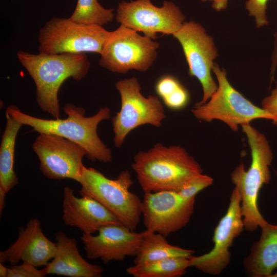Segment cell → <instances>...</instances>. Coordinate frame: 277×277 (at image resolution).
Returning a JSON list of instances; mask_svg holds the SVG:
<instances>
[{
	"label": "cell",
	"instance_id": "obj_1",
	"mask_svg": "<svg viewBox=\"0 0 277 277\" xmlns=\"http://www.w3.org/2000/svg\"><path fill=\"white\" fill-rule=\"evenodd\" d=\"M67 117L64 119L46 120L26 114L15 105L6 109L13 118L23 125L29 126L39 133L53 134L61 136L80 145L86 152V157L92 161L109 163L112 160L110 148L99 137L97 128L102 121L111 118L110 109L107 106L101 108L90 117L85 116L84 108L68 103L63 107Z\"/></svg>",
	"mask_w": 277,
	"mask_h": 277
},
{
	"label": "cell",
	"instance_id": "obj_2",
	"mask_svg": "<svg viewBox=\"0 0 277 277\" xmlns=\"http://www.w3.org/2000/svg\"><path fill=\"white\" fill-rule=\"evenodd\" d=\"M17 56L35 84L38 106L54 118H60L59 89L69 77L78 81L86 76L90 63L85 53L32 54L19 51Z\"/></svg>",
	"mask_w": 277,
	"mask_h": 277
},
{
	"label": "cell",
	"instance_id": "obj_3",
	"mask_svg": "<svg viewBox=\"0 0 277 277\" xmlns=\"http://www.w3.org/2000/svg\"><path fill=\"white\" fill-rule=\"evenodd\" d=\"M132 168L144 192H177L203 173L200 164L184 148L161 143L146 151H139L134 157Z\"/></svg>",
	"mask_w": 277,
	"mask_h": 277
},
{
	"label": "cell",
	"instance_id": "obj_4",
	"mask_svg": "<svg viewBox=\"0 0 277 277\" xmlns=\"http://www.w3.org/2000/svg\"><path fill=\"white\" fill-rule=\"evenodd\" d=\"M241 126L250 148L251 163L247 170L243 163L239 164L232 172L231 179L241 195L244 228L252 231L267 223L259 210L258 201L261 188L270 181L269 167L273 153L264 134L250 123Z\"/></svg>",
	"mask_w": 277,
	"mask_h": 277
},
{
	"label": "cell",
	"instance_id": "obj_5",
	"mask_svg": "<svg viewBox=\"0 0 277 277\" xmlns=\"http://www.w3.org/2000/svg\"><path fill=\"white\" fill-rule=\"evenodd\" d=\"M78 183L82 186L79 190L81 196L99 202L130 229L136 228L142 215V201L130 191L133 182L128 170L112 180L93 168L84 166Z\"/></svg>",
	"mask_w": 277,
	"mask_h": 277
},
{
	"label": "cell",
	"instance_id": "obj_6",
	"mask_svg": "<svg viewBox=\"0 0 277 277\" xmlns=\"http://www.w3.org/2000/svg\"><path fill=\"white\" fill-rule=\"evenodd\" d=\"M212 72L217 81V88L207 102L193 107L191 112L198 120L211 122L217 120L225 123L232 131L253 120H273V116L262 108L254 105L230 83L227 73L214 63Z\"/></svg>",
	"mask_w": 277,
	"mask_h": 277
},
{
	"label": "cell",
	"instance_id": "obj_7",
	"mask_svg": "<svg viewBox=\"0 0 277 277\" xmlns=\"http://www.w3.org/2000/svg\"><path fill=\"white\" fill-rule=\"evenodd\" d=\"M110 33L103 26L83 24L70 18L54 17L39 31V53L100 54Z\"/></svg>",
	"mask_w": 277,
	"mask_h": 277
},
{
	"label": "cell",
	"instance_id": "obj_8",
	"mask_svg": "<svg viewBox=\"0 0 277 277\" xmlns=\"http://www.w3.org/2000/svg\"><path fill=\"white\" fill-rule=\"evenodd\" d=\"M115 86L120 94L121 106L112 117V123L114 144L120 148L133 129L145 124L160 127L166 116L159 97L150 95L146 97L141 93L136 77L120 80Z\"/></svg>",
	"mask_w": 277,
	"mask_h": 277
},
{
	"label": "cell",
	"instance_id": "obj_9",
	"mask_svg": "<svg viewBox=\"0 0 277 277\" xmlns=\"http://www.w3.org/2000/svg\"><path fill=\"white\" fill-rule=\"evenodd\" d=\"M159 47L153 39L121 24L105 41L99 64L115 73L145 72L155 60Z\"/></svg>",
	"mask_w": 277,
	"mask_h": 277
},
{
	"label": "cell",
	"instance_id": "obj_10",
	"mask_svg": "<svg viewBox=\"0 0 277 277\" xmlns=\"http://www.w3.org/2000/svg\"><path fill=\"white\" fill-rule=\"evenodd\" d=\"M173 36L182 46L189 75L196 77L202 85L203 97L196 104H203L217 88L211 75L214 61L218 56L213 38L200 24L193 21L185 22Z\"/></svg>",
	"mask_w": 277,
	"mask_h": 277
},
{
	"label": "cell",
	"instance_id": "obj_11",
	"mask_svg": "<svg viewBox=\"0 0 277 277\" xmlns=\"http://www.w3.org/2000/svg\"><path fill=\"white\" fill-rule=\"evenodd\" d=\"M115 18L121 25L154 39L157 33L173 35L185 17L172 1H164L161 7H157L151 0H135L120 2Z\"/></svg>",
	"mask_w": 277,
	"mask_h": 277
},
{
	"label": "cell",
	"instance_id": "obj_12",
	"mask_svg": "<svg viewBox=\"0 0 277 277\" xmlns=\"http://www.w3.org/2000/svg\"><path fill=\"white\" fill-rule=\"evenodd\" d=\"M32 148L39 161V169L51 180L70 179L79 182L87 155L80 145L61 136L39 133Z\"/></svg>",
	"mask_w": 277,
	"mask_h": 277
},
{
	"label": "cell",
	"instance_id": "obj_13",
	"mask_svg": "<svg viewBox=\"0 0 277 277\" xmlns=\"http://www.w3.org/2000/svg\"><path fill=\"white\" fill-rule=\"evenodd\" d=\"M241 202L240 192L235 187L227 211L214 229L213 248L201 255H192L189 258L190 267L211 275L220 274L227 267L230 261V248L244 228Z\"/></svg>",
	"mask_w": 277,
	"mask_h": 277
},
{
	"label": "cell",
	"instance_id": "obj_14",
	"mask_svg": "<svg viewBox=\"0 0 277 277\" xmlns=\"http://www.w3.org/2000/svg\"><path fill=\"white\" fill-rule=\"evenodd\" d=\"M142 215L146 230L165 236L185 227L194 211L195 199L186 200L176 191L144 192Z\"/></svg>",
	"mask_w": 277,
	"mask_h": 277
},
{
	"label": "cell",
	"instance_id": "obj_15",
	"mask_svg": "<svg viewBox=\"0 0 277 277\" xmlns=\"http://www.w3.org/2000/svg\"><path fill=\"white\" fill-rule=\"evenodd\" d=\"M143 235V231L136 232L118 223L102 227L96 235L83 233L81 239L88 259L107 263L135 256Z\"/></svg>",
	"mask_w": 277,
	"mask_h": 277
},
{
	"label": "cell",
	"instance_id": "obj_16",
	"mask_svg": "<svg viewBox=\"0 0 277 277\" xmlns=\"http://www.w3.org/2000/svg\"><path fill=\"white\" fill-rule=\"evenodd\" d=\"M56 251V243L46 236L39 221L33 218L25 228L19 229L16 241L6 250L0 252V263L8 262L15 265L22 261L36 267L46 266Z\"/></svg>",
	"mask_w": 277,
	"mask_h": 277
},
{
	"label": "cell",
	"instance_id": "obj_17",
	"mask_svg": "<svg viewBox=\"0 0 277 277\" xmlns=\"http://www.w3.org/2000/svg\"><path fill=\"white\" fill-rule=\"evenodd\" d=\"M62 206L64 223L78 228L85 234H92L108 224H122L99 202L89 196L76 197L69 186L64 188Z\"/></svg>",
	"mask_w": 277,
	"mask_h": 277
},
{
	"label": "cell",
	"instance_id": "obj_18",
	"mask_svg": "<svg viewBox=\"0 0 277 277\" xmlns=\"http://www.w3.org/2000/svg\"><path fill=\"white\" fill-rule=\"evenodd\" d=\"M57 251L50 263L43 269L46 275L56 274L70 277H100L103 269L88 262L80 253L77 242L60 231L55 234Z\"/></svg>",
	"mask_w": 277,
	"mask_h": 277
},
{
	"label": "cell",
	"instance_id": "obj_19",
	"mask_svg": "<svg viewBox=\"0 0 277 277\" xmlns=\"http://www.w3.org/2000/svg\"><path fill=\"white\" fill-rule=\"evenodd\" d=\"M261 234L244 259V267L253 277H271L277 268V225L269 223L261 227Z\"/></svg>",
	"mask_w": 277,
	"mask_h": 277
},
{
	"label": "cell",
	"instance_id": "obj_20",
	"mask_svg": "<svg viewBox=\"0 0 277 277\" xmlns=\"http://www.w3.org/2000/svg\"><path fill=\"white\" fill-rule=\"evenodd\" d=\"M6 124L0 146V191L8 193L18 183L14 169L16 136L23 125L6 111Z\"/></svg>",
	"mask_w": 277,
	"mask_h": 277
},
{
	"label": "cell",
	"instance_id": "obj_21",
	"mask_svg": "<svg viewBox=\"0 0 277 277\" xmlns=\"http://www.w3.org/2000/svg\"><path fill=\"white\" fill-rule=\"evenodd\" d=\"M165 236L145 230L137 249L134 264L150 262L159 260L173 258H190L194 250L183 248L171 245Z\"/></svg>",
	"mask_w": 277,
	"mask_h": 277
},
{
	"label": "cell",
	"instance_id": "obj_22",
	"mask_svg": "<svg viewBox=\"0 0 277 277\" xmlns=\"http://www.w3.org/2000/svg\"><path fill=\"white\" fill-rule=\"evenodd\" d=\"M189 258L173 257L134 264L126 271L134 277H179L190 267Z\"/></svg>",
	"mask_w": 277,
	"mask_h": 277
},
{
	"label": "cell",
	"instance_id": "obj_23",
	"mask_svg": "<svg viewBox=\"0 0 277 277\" xmlns=\"http://www.w3.org/2000/svg\"><path fill=\"white\" fill-rule=\"evenodd\" d=\"M69 18L83 24L103 26L113 20L114 10L104 8L97 0H77Z\"/></svg>",
	"mask_w": 277,
	"mask_h": 277
},
{
	"label": "cell",
	"instance_id": "obj_24",
	"mask_svg": "<svg viewBox=\"0 0 277 277\" xmlns=\"http://www.w3.org/2000/svg\"><path fill=\"white\" fill-rule=\"evenodd\" d=\"M213 182L211 176L202 173L191 179L177 192L185 199H195L199 192L211 185Z\"/></svg>",
	"mask_w": 277,
	"mask_h": 277
},
{
	"label": "cell",
	"instance_id": "obj_25",
	"mask_svg": "<svg viewBox=\"0 0 277 277\" xmlns=\"http://www.w3.org/2000/svg\"><path fill=\"white\" fill-rule=\"evenodd\" d=\"M268 0H248L245 7L250 16L254 17L258 28L263 27L268 24L266 15Z\"/></svg>",
	"mask_w": 277,
	"mask_h": 277
},
{
	"label": "cell",
	"instance_id": "obj_26",
	"mask_svg": "<svg viewBox=\"0 0 277 277\" xmlns=\"http://www.w3.org/2000/svg\"><path fill=\"white\" fill-rule=\"evenodd\" d=\"M189 99L188 91L182 85L173 92L162 100L168 108L177 110L185 108L188 105Z\"/></svg>",
	"mask_w": 277,
	"mask_h": 277
},
{
	"label": "cell",
	"instance_id": "obj_27",
	"mask_svg": "<svg viewBox=\"0 0 277 277\" xmlns=\"http://www.w3.org/2000/svg\"><path fill=\"white\" fill-rule=\"evenodd\" d=\"M182 84L174 76L166 75L161 77L156 82L155 89L157 95L163 100L166 97Z\"/></svg>",
	"mask_w": 277,
	"mask_h": 277
},
{
	"label": "cell",
	"instance_id": "obj_28",
	"mask_svg": "<svg viewBox=\"0 0 277 277\" xmlns=\"http://www.w3.org/2000/svg\"><path fill=\"white\" fill-rule=\"evenodd\" d=\"M33 265L23 262L19 265L8 267L7 277H43L46 275L43 269L38 270Z\"/></svg>",
	"mask_w": 277,
	"mask_h": 277
},
{
	"label": "cell",
	"instance_id": "obj_29",
	"mask_svg": "<svg viewBox=\"0 0 277 277\" xmlns=\"http://www.w3.org/2000/svg\"><path fill=\"white\" fill-rule=\"evenodd\" d=\"M262 107L273 116L272 123L277 128V85L269 95L263 99Z\"/></svg>",
	"mask_w": 277,
	"mask_h": 277
},
{
	"label": "cell",
	"instance_id": "obj_30",
	"mask_svg": "<svg viewBox=\"0 0 277 277\" xmlns=\"http://www.w3.org/2000/svg\"><path fill=\"white\" fill-rule=\"evenodd\" d=\"M274 42L273 50L271 57L270 66V83H271L274 79L275 72L277 67V32L274 34Z\"/></svg>",
	"mask_w": 277,
	"mask_h": 277
},
{
	"label": "cell",
	"instance_id": "obj_31",
	"mask_svg": "<svg viewBox=\"0 0 277 277\" xmlns=\"http://www.w3.org/2000/svg\"><path fill=\"white\" fill-rule=\"evenodd\" d=\"M202 2L210 1L212 7L216 11H220L226 8L229 0H201Z\"/></svg>",
	"mask_w": 277,
	"mask_h": 277
},
{
	"label": "cell",
	"instance_id": "obj_32",
	"mask_svg": "<svg viewBox=\"0 0 277 277\" xmlns=\"http://www.w3.org/2000/svg\"><path fill=\"white\" fill-rule=\"evenodd\" d=\"M8 267L5 266L3 263H0V276L7 277Z\"/></svg>",
	"mask_w": 277,
	"mask_h": 277
},
{
	"label": "cell",
	"instance_id": "obj_33",
	"mask_svg": "<svg viewBox=\"0 0 277 277\" xmlns=\"http://www.w3.org/2000/svg\"><path fill=\"white\" fill-rule=\"evenodd\" d=\"M271 276H277V271L275 273L272 274Z\"/></svg>",
	"mask_w": 277,
	"mask_h": 277
},
{
	"label": "cell",
	"instance_id": "obj_34",
	"mask_svg": "<svg viewBox=\"0 0 277 277\" xmlns=\"http://www.w3.org/2000/svg\"><path fill=\"white\" fill-rule=\"evenodd\" d=\"M275 84H276V85H277V80H276V81L275 82Z\"/></svg>",
	"mask_w": 277,
	"mask_h": 277
}]
</instances>
